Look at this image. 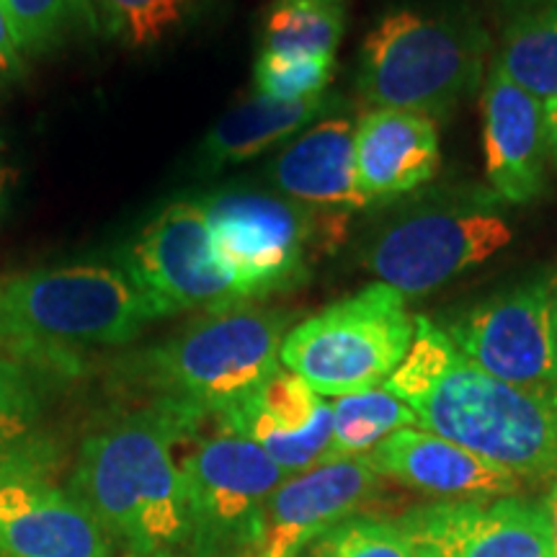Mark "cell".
Listing matches in <instances>:
<instances>
[{
    "mask_svg": "<svg viewBox=\"0 0 557 557\" xmlns=\"http://www.w3.org/2000/svg\"><path fill=\"white\" fill-rule=\"evenodd\" d=\"M385 387L416 410L421 429L519 478L557 475V387H521L493 377L434 320L416 318L413 344Z\"/></svg>",
    "mask_w": 557,
    "mask_h": 557,
    "instance_id": "obj_1",
    "label": "cell"
},
{
    "mask_svg": "<svg viewBox=\"0 0 557 557\" xmlns=\"http://www.w3.org/2000/svg\"><path fill=\"white\" fill-rule=\"evenodd\" d=\"M169 406L116 418L83 442L70 487L129 555H189L191 521Z\"/></svg>",
    "mask_w": 557,
    "mask_h": 557,
    "instance_id": "obj_2",
    "label": "cell"
},
{
    "mask_svg": "<svg viewBox=\"0 0 557 557\" xmlns=\"http://www.w3.org/2000/svg\"><path fill=\"white\" fill-rule=\"evenodd\" d=\"M158 318L129 271L111 263L0 276V346L32 369L78 372L83 351L129 344Z\"/></svg>",
    "mask_w": 557,
    "mask_h": 557,
    "instance_id": "obj_3",
    "label": "cell"
},
{
    "mask_svg": "<svg viewBox=\"0 0 557 557\" xmlns=\"http://www.w3.org/2000/svg\"><path fill=\"white\" fill-rule=\"evenodd\" d=\"M491 39L468 9L406 5L369 29L359 52L357 88L372 109L447 120L487 73Z\"/></svg>",
    "mask_w": 557,
    "mask_h": 557,
    "instance_id": "obj_4",
    "label": "cell"
},
{
    "mask_svg": "<svg viewBox=\"0 0 557 557\" xmlns=\"http://www.w3.org/2000/svg\"><path fill=\"white\" fill-rule=\"evenodd\" d=\"M287 325V312L256 302L207 312L139 354L135 372L158 395L156 403L199 416L225 413L282 367Z\"/></svg>",
    "mask_w": 557,
    "mask_h": 557,
    "instance_id": "obj_5",
    "label": "cell"
},
{
    "mask_svg": "<svg viewBox=\"0 0 557 557\" xmlns=\"http://www.w3.org/2000/svg\"><path fill=\"white\" fill-rule=\"evenodd\" d=\"M513 230L491 189L426 191L395 207L364 243L361 261L406 299L431 292L511 246Z\"/></svg>",
    "mask_w": 557,
    "mask_h": 557,
    "instance_id": "obj_6",
    "label": "cell"
},
{
    "mask_svg": "<svg viewBox=\"0 0 557 557\" xmlns=\"http://www.w3.org/2000/svg\"><path fill=\"white\" fill-rule=\"evenodd\" d=\"M176 457L191 521L186 557H246L259 537L263 506L287 472L225 413L181 423Z\"/></svg>",
    "mask_w": 557,
    "mask_h": 557,
    "instance_id": "obj_7",
    "label": "cell"
},
{
    "mask_svg": "<svg viewBox=\"0 0 557 557\" xmlns=\"http://www.w3.org/2000/svg\"><path fill=\"white\" fill-rule=\"evenodd\" d=\"M416 318L406 297L380 282L369 284L287 331L278 361L320 398L380 387L406 359Z\"/></svg>",
    "mask_w": 557,
    "mask_h": 557,
    "instance_id": "obj_8",
    "label": "cell"
},
{
    "mask_svg": "<svg viewBox=\"0 0 557 557\" xmlns=\"http://www.w3.org/2000/svg\"><path fill=\"white\" fill-rule=\"evenodd\" d=\"M201 207L214 256L243 302L308 282L312 250L325 238L320 209L259 189H220Z\"/></svg>",
    "mask_w": 557,
    "mask_h": 557,
    "instance_id": "obj_9",
    "label": "cell"
},
{
    "mask_svg": "<svg viewBox=\"0 0 557 557\" xmlns=\"http://www.w3.org/2000/svg\"><path fill=\"white\" fill-rule=\"evenodd\" d=\"M160 318L186 310H225L243 299L214 256L201 201L165 205L132 243L127 267Z\"/></svg>",
    "mask_w": 557,
    "mask_h": 557,
    "instance_id": "obj_10",
    "label": "cell"
},
{
    "mask_svg": "<svg viewBox=\"0 0 557 557\" xmlns=\"http://www.w3.org/2000/svg\"><path fill=\"white\" fill-rule=\"evenodd\" d=\"M459 351L493 377L521 387H557L553 284H519L442 323Z\"/></svg>",
    "mask_w": 557,
    "mask_h": 557,
    "instance_id": "obj_11",
    "label": "cell"
},
{
    "mask_svg": "<svg viewBox=\"0 0 557 557\" xmlns=\"http://www.w3.org/2000/svg\"><path fill=\"white\" fill-rule=\"evenodd\" d=\"M382 478L369 455L325 459L287 475L263 506L259 537L246 557H299L318 537L372 504Z\"/></svg>",
    "mask_w": 557,
    "mask_h": 557,
    "instance_id": "obj_12",
    "label": "cell"
},
{
    "mask_svg": "<svg viewBox=\"0 0 557 557\" xmlns=\"http://www.w3.org/2000/svg\"><path fill=\"white\" fill-rule=\"evenodd\" d=\"M393 524L418 557H555L545 506L524 498L444 500Z\"/></svg>",
    "mask_w": 557,
    "mask_h": 557,
    "instance_id": "obj_13",
    "label": "cell"
},
{
    "mask_svg": "<svg viewBox=\"0 0 557 557\" xmlns=\"http://www.w3.org/2000/svg\"><path fill=\"white\" fill-rule=\"evenodd\" d=\"M485 178L500 205H529L547 186L545 103L527 94L491 60L483 94Z\"/></svg>",
    "mask_w": 557,
    "mask_h": 557,
    "instance_id": "obj_14",
    "label": "cell"
},
{
    "mask_svg": "<svg viewBox=\"0 0 557 557\" xmlns=\"http://www.w3.org/2000/svg\"><path fill=\"white\" fill-rule=\"evenodd\" d=\"M114 540L86 504L47 472L0 487V557H111Z\"/></svg>",
    "mask_w": 557,
    "mask_h": 557,
    "instance_id": "obj_15",
    "label": "cell"
},
{
    "mask_svg": "<svg viewBox=\"0 0 557 557\" xmlns=\"http://www.w3.org/2000/svg\"><path fill=\"white\" fill-rule=\"evenodd\" d=\"M225 418L267 451V457L287 475L325 462L333 442L331 403L299 374L278 367L263 385Z\"/></svg>",
    "mask_w": 557,
    "mask_h": 557,
    "instance_id": "obj_16",
    "label": "cell"
},
{
    "mask_svg": "<svg viewBox=\"0 0 557 557\" xmlns=\"http://www.w3.org/2000/svg\"><path fill=\"white\" fill-rule=\"evenodd\" d=\"M385 478L447 500H496L521 491V478L426 429H403L372 451Z\"/></svg>",
    "mask_w": 557,
    "mask_h": 557,
    "instance_id": "obj_17",
    "label": "cell"
},
{
    "mask_svg": "<svg viewBox=\"0 0 557 557\" xmlns=\"http://www.w3.org/2000/svg\"><path fill=\"white\" fill-rule=\"evenodd\" d=\"M276 194L312 209H367L357 176V122L325 116L292 139L269 165Z\"/></svg>",
    "mask_w": 557,
    "mask_h": 557,
    "instance_id": "obj_18",
    "label": "cell"
},
{
    "mask_svg": "<svg viewBox=\"0 0 557 557\" xmlns=\"http://www.w3.org/2000/svg\"><path fill=\"white\" fill-rule=\"evenodd\" d=\"M442 165L434 120L413 111L369 109L357 122V176L369 205L423 189Z\"/></svg>",
    "mask_w": 557,
    "mask_h": 557,
    "instance_id": "obj_19",
    "label": "cell"
},
{
    "mask_svg": "<svg viewBox=\"0 0 557 557\" xmlns=\"http://www.w3.org/2000/svg\"><path fill=\"white\" fill-rule=\"evenodd\" d=\"M346 99L336 94L310 96L302 101H274L256 94L240 107L230 109L209 129L199 150V160L207 171H222L267 152L284 139L297 137L325 116L344 114Z\"/></svg>",
    "mask_w": 557,
    "mask_h": 557,
    "instance_id": "obj_20",
    "label": "cell"
},
{
    "mask_svg": "<svg viewBox=\"0 0 557 557\" xmlns=\"http://www.w3.org/2000/svg\"><path fill=\"white\" fill-rule=\"evenodd\" d=\"M493 62L537 101L557 99V0L508 21Z\"/></svg>",
    "mask_w": 557,
    "mask_h": 557,
    "instance_id": "obj_21",
    "label": "cell"
},
{
    "mask_svg": "<svg viewBox=\"0 0 557 557\" xmlns=\"http://www.w3.org/2000/svg\"><path fill=\"white\" fill-rule=\"evenodd\" d=\"M333 442L329 459L364 457L403 429L418 426L416 410L385 385L333 398Z\"/></svg>",
    "mask_w": 557,
    "mask_h": 557,
    "instance_id": "obj_22",
    "label": "cell"
},
{
    "mask_svg": "<svg viewBox=\"0 0 557 557\" xmlns=\"http://www.w3.org/2000/svg\"><path fill=\"white\" fill-rule=\"evenodd\" d=\"M346 32V0H274L263 16L261 52L333 58Z\"/></svg>",
    "mask_w": 557,
    "mask_h": 557,
    "instance_id": "obj_23",
    "label": "cell"
},
{
    "mask_svg": "<svg viewBox=\"0 0 557 557\" xmlns=\"http://www.w3.org/2000/svg\"><path fill=\"white\" fill-rule=\"evenodd\" d=\"M21 54H45L99 29L96 0H0Z\"/></svg>",
    "mask_w": 557,
    "mask_h": 557,
    "instance_id": "obj_24",
    "label": "cell"
},
{
    "mask_svg": "<svg viewBox=\"0 0 557 557\" xmlns=\"http://www.w3.org/2000/svg\"><path fill=\"white\" fill-rule=\"evenodd\" d=\"M99 24L129 47H150L176 29L186 0H96Z\"/></svg>",
    "mask_w": 557,
    "mask_h": 557,
    "instance_id": "obj_25",
    "label": "cell"
},
{
    "mask_svg": "<svg viewBox=\"0 0 557 557\" xmlns=\"http://www.w3.org/2000/svg\"><path fill=\"white\" fill-rule=\"evenodd\" d=\"M336 60L261 52L256 60V90L274 101H302L325 94Z\"/></svg>",
    "mask_w": 557,
    "mask_h": 557,
    "instance_id": "obj_26",
    "label": "cell"
},
{
    "mask_svg": "<svg viewBox=\"0 0 557 557\" xmlns=\"http://www.w3.org/2000/svg\"><path fill=\"white\" fill-rule=\"evenodd\" d=\"M305 557H418L393 521L351 517L318 537Z\"/></svg>",
    "mask_w": 557,
    "mask_h": 557,
    "instance_id": "obj_27",
    "label": "cell"
},
{
    "mask_svg": "<svg viewBox=\"0 0 557 557\" xmlns=\"http://www.w3.org/2000/svg\"><path fill=\"white\" fill-rule=\"evenodd\" d=\"M39 418V387L32 367L24 361L0 357V451H16L37 444L32 438Z\"/></svg>",
    "mask_w": 557,
    "mask_h": 557,
    "instance_id": "obj_28",
    "label": "cell"
},
{
    "mask_svg": "<svg viewBox=\"0 0 557 557\" xmlns=\"http://www.w3.org/2000/svg\"><path fill=\"white\" fill-rule=\"evenodd\" d=\"M37 472H47V449L39 442L26 449L0 451V487L24 475H37Z\"/></svg>",
    "mask_w": 557,
    "mask_h": 557,
    "instance_id": "obj_29",
    "label": "cell"
},
{
    "mask_svg": "<svg viewBox=\"0 0 557 557\" xmlns=\"http://www.w3.org/2000/svg\"><path fill=\"white\" fill-rule=\"evenodd\" d=\"M21 54L16 37H13L11 21L5 16L3 3H0V75H13L16 70H21Z\"/></svg>",
    "mask_w": 557,
    "mask_h": 557,
    "instance_id": "obj_30",
    "label": "cell"
},
{
    "mask_svg": "<svg viewBox=\"0 0 557 557\" xmlns=\"http://www.w3.org/2000/svg\"><path fill=\"white\" fill-rule=\"evenodd\" d=\"M491 5H496L498 11H504L508 18L524 16L529 11H537L542 5L553 3V0H487Z\"/></svg>",
    "mask_w": 557,
    "mask_h": 557,
    "instance_id": "obj_31",
    "label": "cell"
},
{
    "mask_svg": "<svg viewBox=\"0 0 557 557\" xmlns=\"http://www.w3.org/2000/svg\"><path fill=\"white\" fill-rule=\"evenodd\" d=\"M545 513H547V521H549V540H553V555L557 557V480L555 485L549 487L547 498H545Z\"/></svg>",
    "mask_w": 557,
    "mask_h": 557,
    "instance_id": "obj_32",
    "label": "cell"
},
{
    "mask_svg": "<svg viewBox=\"0 0 557 557\" xmlns=\"http://www.w3.org/2000/svg\"><path fill=\"white\" fill-rule=\"evenodd\" d=\"M545 129L549 152H553V158L557 160V99L545 103Z\"/></svg>",
    "mask_w": 557,
    "mask_h": 557,
    "instance_id": "obj_33",
    "label": "cell"
},
{
    "mask_svg": "<svg viewBox=\"0 0 557 557\" xmlns=\"http://www.w3.org/2000/svg\"><path fill=\"white\" fill-rule=\"evenodd\" d=\"M11 176H13L11 171L0 169V207H3V197H5V189H9V184H11Z\"/></svg>",
    "mask_w": 557,
    "mask_h": 557,
    "instance_id": "obj_34",
    "label": "cell"
},
{
    "mask_svg": "<svg viewBox=\"0 0 557 557\" xmlns=\"http://www.w3.org/2000/svg\"><path fill=\"white\" fill-rule=\"evenodd\" d=\"M553 318H555V331H557V282L553 284Z\"/></svg>",
    "mask_w": 557,
    "mask_h": 557,
    "instance_id": "obj_35",
    "label": "cell"
},
{
    "mask_svg": "<svg viewBox=\"0 0 557 557\" xmlns=\"http://www.w3.org/2000/svg\"><path fill=\"white\" fill-rule=\"evenodd\" d=\"M127 557H181V555H127Z\"/></svg>",
    "mask_w": 557,
    "mask_h": 557,
    "instance_id": "obj_36",
    "label": "cell"
}]
</instances>
